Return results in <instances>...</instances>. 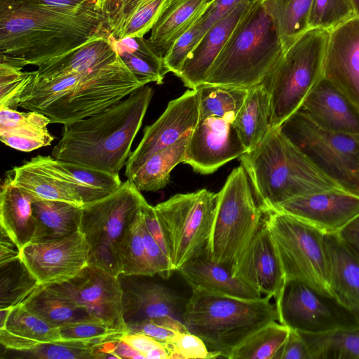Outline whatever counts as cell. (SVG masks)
<instances>
[{
	"mask_svg": "<svg viewBox=\"0 0 359 359\" xmlns=\"http://www.w3.org/2000/svg\"><path fill=\"white\" fill-rule=\"evenodd\" d=\"M49 123L48 117L36 111L0 108L1 141L25 152L49 146L54 140L47 128Z\"/></svg>",
	"mask_w": 359,
	"mask_h": 359,
	"instance_id": "83f0119b",
	"label": "cell"
},
{
	"mask_svg": "<svg viewBox=\"0 0 359 359\" xmlns=\"http://www.w3.org/2000/svg\"><path fill=\"white\" fill-rule=\"evenodd\" d=\"M122 290L123 316L126 325L153 320L180 332L188 331L180 316V299L168 287L137 281L122 285Z\"/></svg>",
	"mask_w": 359,
	"mask_h": 359,
	"instance_id": "ffe728a7",
	"label": "cell"
},
{
	"mask_svg": "<svg viewBox=\"0 0 359 359\" xmlns=\"http://www.w3.org/2000/svg\"><path fill=\"white\" fill-rule=\"evenodd\" d=\"M337 234L345 246L359 259V215Z\"/></svg>",
	"mask_w": 359,
	"mask_h": 359,
	"instance_id": "680465c9",
	"label": "cell"
},
{
	"mask_svg": "<svg viewBox=\"0 0 359 359\" xmlns=\"http://www.w3.org/2000/svg\"><path fill=\"white\" fill-rule=\"evenodd\" d=\"M35 79L22 93L18 107L44 115L50 123L62 125L96 114L145 86L120 57L85 72L45 81Z\"/></svg>",
	"mask_w": 359,
	"mask_h": 359,
	"instance_id": "3957f363",
	"label": "cell"
},
{
	"mask_svg": "<svg viewBox=\"0 0 359 359\" xmlns=\"http://www.w3.org/2000/svg\"><path fill=\"white\" fill-rule=\"evenodd\" d=\"M323 76L359 107V17L330 32Z\"/></svg>",
	"mask_w": 359,
	"mask_h": 359,
	"instance_id": "44dd1931",
	"label": "cell"
},
{
	"mask_svg": "<svg viewBox=\"0 0 359 359\" xmlns=\"http://www.w3.org/2000/svg\"><path fill=\"white\" fill-rule=\"evenodd\" d=\"M239 159L264 213L294 198L343 189L280 128H271L259 144Z\"/></svg>",
	"mask_w": 359,
	"mask_h": 359,
	"instance_id": "277c9868",
	"label": "cell"
},
{
	"mask_svg": "<svg viewBox=\"0 0 359 359\" xmlns=\"http://www.w3.org/2000/svg\"><path fill=\"white\" fill-rule=\"evenodd\" d=\"M62 340L84 341L101 346L121 337L125 333L109 327L100 320H90L65 324L59 327Z\"/></svg>",
	"mask_w": 359,
	"mask_h": 359,
	"instance_id": "c3c4849f",
	"label": "cell"
},
{
	"mask_svg": "<svg viewBox=\"0 0 359 359\" xmlns=\"http://www.w3.org/2000/svg\"><path fill=\"white\" fill-rule=\"evenodd\" d=\"M298 110L323 129L359 134V107L323 76L310 90Z\"/></svg>",
	"mask_w": 359,
	"mask_h": 359,
	"instance_id": "7402d4cb",
	"label": "cell"
},
{
	"mask_svg": "<svg viewBox=\"0 0 359 359\" xmlns=\"http://www.w3.org/2000/svg\"><path fill=\"white\" fill-rule=\"evenodd\" d=\"M20 304L57 327L74 322L97 320L48 285H39Z\"/></svg>",
	"mask_w": 359,
	"mask_h": 359,
	"instance_id": "d6a6232c",
	"label": "cell"
},
{
	"mask_svg": "<svg viewBox=\"0 0 359 359\" xmlns=\"http://www.w3.org/2000/svg\"><path fill=\"white\" fill-rule=\"evenodd\" d=\"M121 339L149 359H168V353L163 344L145 334L126 332Z\"/></svg>",
	"mask_w": 359,
	"mask_h": 359,
	"instance_id": "816d5d0a",
	"label": "cell"
},
{
	"mask_svg": "<svg viewBox=\"0 0 359 359\" xmlns=\"http://www.w3.org/2000/svg\"><path fill=\"white\" fill-rule=\"evenodd\" d=\"M90 246L78 231L55 241L29 243L20 249V257L39 285L65 282L88 265Z\"/></svg>",
	"mask_w": 359,
	"mask_h": 359,
	"instance_id": "2e32d148",
	"label": "cell"
},
{
	"mask_svg": "<svg viewBox=\"0 0 359 359\" xmlns=\"http://www.w3.org/2000/svg\"><path fill=\"white\" fill-rule=\"evenodd\" d=\"M146 202L128 179L110 194L81 206L79 231L90 248L88 264L116 276L121 275L118 245Z\"/></svg>",
	"mask_w": 359,
	"mask_h": 359,
	"instance_id": "30bf717a",
	"label": "cell"
},
{
	"mask_svg": "<svg viewBox=\"0 0 359 359\" xmlns=\"http://www.w3.org/2000/svg\"><path fill=\"white\" fill-rule=\"evenodd\" d=\"M126 326L127 332L143 333L163 344L170 340L177 332H180L171 326L153 320L135 322Z\"/></svg>",
	"mask_w": 359,
	"mask_h": 359,
	"instance_id": "9f6ffc18",
	"label": "cell"
},
{
	"mask_svg": "<svg viewBox=\"0 0 359 359\" xmlns=\"http://www.w3.org/2000/svg\"><path fill=\"white\" fill-rule=\"evenodd\" d=\"M198 118L199 99L196 89L187 90L170 101L160 117L144 129L141 141L126 164L127 178L130 179L152 154L192 133Z\"/></svg>",
	"mask_w": 359,
	"mask_h": 359,
	"instance_id": "e0dca14e",
	"label": "cell"
},
{
	"mask_svg": "<svg viewBox=\"0 0 359 359\" xmlns=\"http://www.w3.org/2000/svg\"><path fill=\"white\" fill-rule=\"evenodd\" d=\"M119 57L111 36L95 37L66 54L38 67L36 81L82 73L116 61Z\"/></svg>",
	"mask_w": 359,
	"mask_h": 359,
	"instance_id": "484cf974",
	"label": "cell"
},
{
	"mask_svg": "<svg viewBox=\"0 0 359 359\" xmlns=\"http://www.w3.org/2000/svg\"><path fill=\"white\" fill-rule=\"evenodd\" d=\"M36 76V70L22 71L21 68L0 62V108L17 110L22 93Z\"/></svg>",
	"mask_w": 359,
	"mask_h": 359,
	"instance_id": "7dc6e473",
	"label": "cell"
},
{
	"mask_svg": "<svg viewBox=\"0 0 359 359\" xmlns=\"http://www.w3.org/2000/svg\"><path fill=\"white\" fill-rule=\"evenodd\" d=\"M236 114L198 118L184 161L202 175L212 174L247 152L234 126Z\"/></svg>",
	"mask_w": 359,
	"mask_h": 359,
	"instance_id": "9a60e30c",
	"label": "cell"
},
{
	"mask_svg": "<svg viewBox=\"0 0 359 359\" xmlns=\"http://www.w3.org/2000/svg\"><path fill=\"white\" fill-rule=\"evenodd\" d=\"M356 17L351 0H313L309 16V29L329 32Z\"/></svg>",
	"mask_w": 359,
	"mask_h": 359,
	"instance_id": "bcb514c9",
	"label": "cell"
},
{
	"mask_svg": "<svg viewBox=\"0 0 359 359\" xmlns=\"http://www.w3.org/2000/svg\"><path fill=\"white\" fill-rule=\"evenodd\" d=\"M0 325V343L6 350H29L62 340L59 327L32 313L21 304L11 309Z\"/></svg>",
	"mask_w": 359,
	"mask_h": 359,
	"instance_id": "4316f807",
	"label": "cell"
},
{
	"mask_svg": "<svg viewBox=\"0 0 359 359\" xmlns=\"http://www.w3.org/2000/svg\"><path fill=\"white\" fill-rule=\"evenodd\" d=\"M119 276L91 264L71 279L48 285L109 327L127 332L123 316L122 285Z\"/></svg>",
	"mask_w": 359,
	"mask_h": 359,
	"instance_id": "5bb4252c",
	"label": "cell"
},
{
	"mask_svg": "<svg viewBox=\"0 0 359 359\" xmlns=\"http://www.w3.org/2000/svg\"><path fill=\"white\" fill-rule=\"evenodd\" d=\"M286 280L303 282L335 297L332 290L325 233L308 222L278 210L264 213Z\"/></svg>",
	"mask_w": 359,
	"mask_h": 359,
	"instance_id": "9c48e42d",
	"label": "cell"
},
{
	"mask_svg": "<svg viewBox=\"0 0 359 359\" xmlns=\"http://www.w3.org/2000/svg\"><path fill=\"white\" fill-rule=\"evenodd\" d=\"M55 166L67 178L83 204L97 201L116 190L122 184L119 175L95 170L54 158Z\"/></svg>",
	"mask_w": 359,
	"mask_h": 359,
	"instance_id": "74e56055",
	"label": "cell"
},
{
	"mask_svg": "<svg viewBox=\"0 0 359 359\" xmlns=\"http://www.w3.org/2000/svg\"><path fill=\"white\" fill-rule=\"evenodd\" d=\"M199 99V118L224 116L238 112L248 89L233 86L203 84L196 88Z\"/></svg>",
	"mask_w": 359,
	"mask_h": 359,
	"instance_id": "7bdbcfd3",
	"label": "cell"
},
{
	"mask_svg": "<svg viewBox=\"0 0 359 359\" xmlns=\"http://www.w3.org/2000/svg\"><path fill=\"white\" fill-rule=\"evenodd\" d=\"M153 95V88L145 85L96 114L63 125L61 138L50 156L119 175Z\"/></svg>",
	"mask_w": 359,
	"mask_h": 359,
	"instance_id": "7a4b0ae2",
	"label": "cell"
},
{
	"mask_svg": "<svg viewBox=\"0 0 359 359\" xmlns=\"http://www.w3.org/2000/svg\"><path fill=\"white\" fill-rule=\"evenodd\" d=\"M330 32L309 29L277 60L262 83L270 97V126L279 128L323 76Z\"/></svg>",
	"mask_w": 359,
	"mask_h": 359,
	"instance_id": "52a82bcc",
	"label": "cell"
},
{
	"mask_svg": "<svg viewBox=\"0 0 359 359\" xmlns=\"http://www.w3.org/2000/svg\"><path fill=\"white\" fill-rule=\"evenodd\" d=\"M110 34L100 10L74 14L27 0H0V62L21 69L39 67L95 37Z\"/></svg>",
	"mask_w": 359,
	"mask_h": 359,
	"instance_id": "6da1fadb",
	"label": "cell"
},
{
	"mask_svg": "<svg viewBox=\"0 0 359 359\" xmlns=\"http://www.w3.org/2000/svg\"><path fill=\"white\" fill-rule=\"evenodd\" d=\"M273 359H311V355L300 332L290 329L285 343Z\"/></svg>",
	"mask_w": 359,
	"mask_h": 359,
	"instance_id": "db71d44e",
	"label": "cell"
},
{
	"mask_svg": "<svg viewBox=\"0 0 359 359\" xmlns=\"http://www.w3.org/2000/svg\"><path fill=\"white\" fill-rule=\"evenodd\" d=\"M279 128L343 189L359 196V134L323 129L299 110Z\"/></svg>",
	"mask_w": 359,
	"mask_h": 359,
	"instance_id": "8fae6325",
	"label": "cell"
},
{
	"mask_svg": "<svg viewBox=\"0 0 359 359\" xmlns=\"http://www.w3.org/2000/svg\"><path fill=\"white\" fill-rule=\"evenodd\" d=\"M252 5L241 3L205 32L177 74L184 86L195 89L205 83L210 67Z\"/></svg>",
	"mask_w": 359,
	"mask_h": 359,
	"instance_id": "603a6c76",
	"label": "cell"
},
{
	"mask_svg": "<svg viewBox=\"0 0 359 359\" xmlns=\"http://www.w3.org/2000/svg\"><path fill=\"white\" fill-rule=\"evenodd\" d=\"M191 134H186L175 144L152 154L128 180L140 191L163 189L170 181L172 169L184 163Z\"/></svg>",
	"mask_w": 359,
	"mask_h": 359,
	"instance_id": "e575fe53",
	"label": "cell"
},
{
	"mask_svg": "<svg viewBox=\"0 0 359 359\" xmlns=\"http://www.w3.org/2000/svg\"><path fill=\"white\" fill-rule=\"evenodd\" d=\"M170 0H142L111 33L116 39L143 37L151 30L161 12Z\"/></svg>",
	"mask_w": 359,
	"mask_h": 359,
	"instance_id": "f6af8a7d",
	"label": "cell"
},
{
	"mask_svg": "<svg viewBox=\"0 0 359 359\" xmlns=\"http://www.w3.org/2000/svg\"><path fill=\"white\" fill-rule=\"evenodd\" d=\"M0 243V264L20 257V248L1 227Z\"/></svg>",
	"mask_w": 359,
	"mask_h": 359,
	"instance_id": "94428289",
	"label": "cell"
},
{
	"mask_svg": "<svg viewBox=\"0 0 359 359\" xmlns=\"http://www.w3.org/2000/svg\"><path fill=\"white\" fill-rule=\"evenodd\" d=\"M205 33L194 25L178 38L163 57L164 67L168 72L177 76L185 60L199 43Z\"/></svg>",
	"mask_w": 359,
	"mask_h": 359,
	"instance_id": "f907efd6",
	"label": "cell"
},
{
	"mask_svg": "<svg viewBox=\"0 0 359 359\" xmlns=\"http://www.w3.org/2000/svg\"><path fill=\"white\" fill-rule=\"evenodd\" d=\"M300 334L308 346L311 359H359V329L318 334Z\"/></svg>",
	"mask_w": 359,
	"mask_h": 359,
	"instance_id": "f35d334b",
	"label": "cell"
},
{
	"mask_svg": "<svg viewBox=\"0 0 359 359\" xmlns=\"http://www.w3.org/2000/svg\"><path fill=\"white\" fill-rule=\"evenodd\" d=\"M142 208L127 227L118 245L121 275L150 277L154 276L147 258L142 235Z\"/></svg>",
	"mask_w": 359,
	"mask_h": 359,
	"instance_id": "60d3db41",
	"label": "cell"
},
{
	"mask_svg": "<svg viewBox=\"0 0 359 359\" xmlns=\"http://www.w3.org/2000/svg\"><path fill=\"white\" fill-rule=\"evenodd\" d=\"M102 4H103V0H102Z\"/></svg>",
	"mask_w": 359,
	"mask_h": 359,
	"instance_id": "e7e4bbea",
	"label": "cell"
},
{
	"mask_svg": "<svg viewBox=\"0 0 359 359\" xmlns=\"http://www.w3.org/2000/svg\"><path fill=\"white\" fill-rule=\"evenodd\" d=\"M182 312L187 330L200 337L217 358H229L249 337L278 321L276 303L269 297L247 299L192 287Z\"/></svg>",
	"mask_w": 359,
	"mask_h": 359,
	"instance_id": "5b68a950",
	"label": "cell"
},
{
	"mask_svg": "<svg viewBox=\"0 0 359 359\" xmlns=\"http://www.w3.org/2000/svg\"><path fill=\"white\" fill-rule=\"evenodd\" d=\"M259 1L262 0H210L206 4L203 13L195 22V25H198L205 33L215 22L241 3L248 2L254 4Z\"/></svg>",
	"mask_w": 359,
	"mask_h": 359,
	"instance_id": "f5cc1de1",
	"label": "cell"
},
{
	"mask_svg": "<svg viewBox=\"0 0 359 359\" xmlns=\"http://www.w3.org/2000/svg\"><path fill=\"white\" fill-rule=\"evenodd\" d=\"M168 353V359L216 358L204 341L189 331L177 332L164 344Z\"/></svg>",
	"mask_w": 359,
	"mask_h": 359,
	"instance_id": "681fc988",
	"label": "cell"
},
{
	"mask_svg": "<svg viewBox=\"0 0 359 359\" xmlns=\"http://www.w3.org/2000/svg\"><path fill=\"white\" fill-rule=\"evenodd\" d=\"M0 309L20 304L39 285L20 257L0 264Z\"/></svg>",
	"mask_w": 359,
	"mask_h": 359,
	"instance_id": "ee69618b",
	"label": "cell"
},
{
	"mask_svg": "<svg viewBox=\"0 0 359 359\" xmlns=\"http://www.w3.org/2000/svg\"><path fill=\"white\" fill-rule=\"evenodd\" d=\"M84 341L59 340L25 351L8 350L10 358L19 359H100L111 358L104 349Z\"/></svg>",
	"mask_w": 359,
	"mask_h": 359,
	"instance_id": "ab89813d",
	"label": "cell"
},
{
	"mask_svg": "<svg viewBox=\"0 0 359 359\" xmlns=\"http://www.w3.org/2000/svg\"><path fill=\"white\" fill-rule=\"evenodd\" d=\"M118 0H103L102 4V11L104 13V12L111 6H112L115 2H116Z\"/></svg>",
	"mask_w": 359,
	"mask_h": 359,
	"instance_id": "6125c7cd",
	"label": "cell"
},
{
	"mask_svg": "<svg viewBox=\"0 0 359 359\" xmlns=\"http://www.w3.org/2000/svg\"><path fill=\"white\" fill-rule=\"evenodd\" d=\"M283 52L272 19L259 1L238 24L203 84L250 88L263 81Z\"/></svg>",
	"mask_w": 359,
	"mask_h": 359,
	"instance_id": "8992f818",
	"label": "cell"
},
{
	"mask_svg": "<svg viewBox=\"0 0 359 359\" xmlns=\"http://www.w3.org/2000/svg\"><path fill=\"white\" fill-rule=\"evenodd\" d=\"M32 201L33 197L7 175L1 187L0 224L20 250L32 241L34 234Z\"/></svg>",
	"mask_w": 359,
	"mask_h": 359,
	"instance_id": "f546056e",
	"label": "cell"
},
{
	"mask_svg": "<svg viewBox=\"0 0 359 359\" xmlns=\"http://www.w3.org/2000/svg\"><path fill=\"white\" fill-rule=\"evenodd\" d=\"M117 54L128 69L147 85L161 84L167 72L163 60L158 56L148 40L140 36L116 39L111 34Z\"/></svg>",
	"mask_w": 359,
	"mask_h": 359,
	"instance_id": "d590c367",
	"label": "cell"
},
{
	"mask_svg": "<svg viewBox=\"0 0 359 359\" xmlns=\"http://www.w3.org/2000/svg\"><path fill=\"white\" fill-rule=\"evenodd\" d=\"M325 243L334 295L359 317V259L337 233H325Z\"/></svg>",
	"mask_w": 359,
	"mask_h": 359,
	"instance_id": "4dcf8cb0",
	"label": "cell"
},
{
	"mask_svg": "<svg viewBox=\"0 0 359 359\" xmlns=\"http://www.w3.org/2000/svg\"><path fill=\"white\" fill-rule=\"evenodd\" d=\"M356 17H359V0H351Z\"/></svg>",
	"mask_w": 359,
	"mask_h": 359,
	"instance_id": "be15d7a7",
	"label": "cell"
},
{
	"mask_svg": "<svg viewBox=\"0 0 359 359\" xmlns=\"http://www.w3.org/2000/svg\"><path fill=\"white\" fill-rule=\"evenodd\" d=\"M32 208L34 220L32 243L55 241L79 231L81 206L61 201L33 199Z\"/></svg>",
	"mask_w": 359,
	"mask_h": 359,
	"instance_id": "1f68e13d",
	"label": "cell"
},
{
	"mask_svg": "<svg viewBox=\"0 0 359 359\" xmlns=\"http://www.w3.org/2000/svg\"><path fill=\"white\" fill-rule=\"evenodd\" d=\"M217 194L206 250L211 260L231 270L261 228L264 213L241 165L231 171Z\"/></svg>",
	"mask_w": 359,
	"mask_h": 359,
	"instance_id": "ba28073f",
	"label": "cell"
},
{
	"mask_svg": "<svg viewBox=\"0 0 359 359\" xmlns=\"http://www.w3.org/2000/svg\"><path fill=\"white\" fill-rule=\"evenodd\" d=\"M278 322L297 332L318 334L359 329V317L336 297L295 280H286L275 302Z\"/></svg>",
	"mask_w": 359,
	"mask_h": 359,
	"instance_id": "4fadbf2b",
	"label": "cell"
},
{
	"mask_svg": "<svg viewBox=\"0 0 359 359\" xmlns=\"http://www.w3.org/2000/svg\"><path fill=\"white\" fill-rule=\"evenodd\" d=\"M217 200V193L203 189L175 194L154 206L175 271L206 248Z\"/></svg>",
	"mask_w": 359,
	"mask_h": 359,
	"instance_id": "7c38bea8",
	"label": "cell"
},
{
	"mask_svg": "<svg viewBox=\"0 0 359 359\" xmlns=\"http://www.w3.org/2000/svg\"><path fill=\"white\" fill-rule=\"evenodd\" d=\"M142 215L144 222L148 231L170 260L167 238L154 206H151L147 202L145 203L142 207Z\"/></svg>",
	"mask_w": 359,
	"mask_h": 359,
	"instance_id": "6f0895ef",
	"label": "cell"
},
{
	"mask_svg": "<svg viewBox=\"0 0 359 359\" xmlns=\"http://www.w3.org/2000/svg\"><path fill=\"white\" fill-rule=\"evenodd\" d=\"M270 97L261 83L248 89L234 119V126L247 151L254 149L271 129Z\"/></svg>",
	"mask_w": 359,
	"mask_h": 359,
	"instance_id": "836d02e7",
	"label": "cell"
},
{
	"mask_svg": "<svg viewBox=\"0 0 359 359\" xmlns=\"http://www.w3.org/2000/svg\"><path fill=\"white\" fill-rule=\"evenodd\" d=\"M289 332L286 325L271 322L249 337L231 353L229 359H273Z\"/></svg>",
	"mask_w": 359,
	"mask_h": 359,
	"instance_id": "b9f144b4",
	"label": "cell"
},
{
	"mask_svg": "<svg viewBox=\"0 0 359 359\" xmlns=\"http://www.w3.org/2000/svg\"><path fill=\"white\" fill-rule=\"evenodd\" d=\"M109 353L115 358H144V355L121 339H114L109 343Z\"/></svg>",
	"mask_w": 359,
	"mask_h": 359,
	"instance_id": "91938a15",
	"label": "cell"
},
{
	"mask_svg": "<svg viewBox=\"0 0 359 359\" xmlns=\"http://www.w3.org/2000/svg\"><path fill=\"white\" fill-rule=\"evenodd\" d=\"M271 210L292 215L325 233H337L359 215V196L335 189L294 198Z\"/></svg>",
	"mask_w": 359,
	"mask_h": 359,
	"instance_id": "d6986e66",
	"label": "cell"
},
{
	"mask_svg": "<svg viewBox=\"0 0 359 359\" xmlns=\"http://www.w3.org/2000/svg\"><path fill=\"white\" fill-rule=\"evenodd\" d=\"M191 286L233 297L255 299L262 295L241 280L231 270L208 257L206 248L177 271Z\"/></svg>",
	"mask_w": 359,
	"mask_h": 359,
	"instance_id": "d4e9b609",
	"label": "cell"
},
{
	"mask_svg": "<svg viewBox=\"0 0 359 359\" xmlns=\"http://www.w3.org/2000/svg\"><path fill=\"white\" fill-rule=\"evenodd\" d=\"M209 0H170L154 23L148 42L163 60L175 41L190 29Z\"/></svg>",
	"mask_w": 359,
	"mask_h": 359,
	"instance_id": "f1b7e54d",
	"label": "cell"
},
{
	"mask_svg": "<svg viewBox=\"0 0 359 359\" xmlns=\"http://www.w3.org/2000/svg\"><path fill=\"white\" fill-rule=\"evenodd\" d=\"M313 0H262L278 32L284 51L309 29Z\"/></svg>",
	"mask_w": 359,
	"mask_h": 359,
	"instance_id": "8d00e7d4",
	"label": "cell"
},
{
	"mask_svg": "<svg viewBox=\"0 0 359 359\" xmlns=\"http://www.w3.org/2000/svg\"><path fill=\"white\" fill-rule=\"evenodd\" d=\"M34 4L68 13H78L88 10L102 11V0H27ZM103 12V11H102Z\"/></svg>",
	"mask_w": 359,
	"mask_h": 359,
	"instance_id": "11a10c76",
	"label": "cell"
},
{
	"mask_svg": "<svg viewBox=\"0 0 359 359\" xmlns=\"http://www.w3.org/2000/svg\"><path fill=\"white\" fill-rule=\"evenodd\" d=\"M232 275L260 293L280 296L285 276L271 233L264 220L248 247L231 268Z\"/></svg>",
	"mask_w": 359,
	"mask_h": 359,
	"instance_id": "ac0fdd59",
	"label": "cell"
},
{
	"mask_svg": "<svg viewBox=\"0 0 359 359\" xmlns=\"http://www.w3.org/2000/svg\"><path fill=\"white\" fill-rule=\"evenodd\" d=\"M53 159L50 155H38L14 167V182L33 199L61 201L82 206L83 202L81 196L55 166Z\"/></svg>",
	"mask_w": 359,
	"mask_h": 359,
	"instance_id": "cb8c5ba5",
	"label": "cell"
}]
</instances>
